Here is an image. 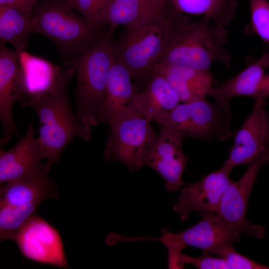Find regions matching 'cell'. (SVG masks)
<instances>
[{
	"label": "cell",
	"mask_w": 269,
	"mask_h": 269,
	"mask_svg": "<svg viewBox=\"0 0 269 269\" xmlns=\"http://www.w3.org/2000/svg\"><path fill=\"white\" fill-rule=\"evenodd\" d=\"M109 0H65L72 9L95 25L97 17Z\"/></svg>",
	"instance_id": "cell-28"
},
{
	"label": "cell",
	"mask_w": 269,
	"mask_h": 269,
	"mask_svg": "<svg viewBox=\"0 0 269 269\" xmlns=\"http://www.w3.org/2000/svg\"><path fill=\"white\" fill-rule=\"evenodd\" d=\"M45 168L31 178L2 184L0 188V205H21L43 201L53 197L54 186Z\"/></svg>",
	"instance_id": "cell-22"
},
{
	"label": "cell",
	"mask_w": 269,
	"mask_h": 269,
	"mask_svg": "<svg viewBox=\"0 0 269 269\" xmlns=\"http://www.w3.org/2000/svg\"><path fill=\"white\" fill-rule=\"evenodd\" d=\"M68 87L31 99L21 106L33 109L37 115V139L46 160L44 168L48 171L74 138L80 137L85 140L91 138V127L81 123L72 110Z\"/></svg>",
	"instance_id": "cell-4"
},
{
	"label": "cell",
	"mask_w": 269,
	"mask_h": 269,
	"mask_svg": "<svg viewBox=\"0 0 269 269\" xmlns=\"http://www.w3.org/2000/svg\"><path fill=\"white\" fill-rule=\"evenodd\" d=\"M177 10L185 14L203 15L225 27L233 17L237 4L234 0H168Z\"/></svg>",
	"instance_id": "cell-24"
},
{
	"label": "cell",
	"mask_w": 269,
	"mask_h": 269,
	"mask_svg": "<svg viewBox=\"0 0 269 269\" xmlns=\"http://www.w3.org/2000/svg\"><path fill=\"white\" fill-rule=\"evenodd\" d=\"M186 264H192L200 269H229L223 258L213 257L210 254L204 251L201 257L196 258L182 254L179 260L178 269L182 268L184 265Z\"/></svg>",
	"instance_id": "cell-29"
},
{
	"label": "cell",
	"mask_w": 269,
	"mask_h": 269,
	"mask_svg": "<svg viewBox=\"0 0 269 269\" xmlns=\"http://www.w3.org/2000/svg\"><path fill=\"white\" fill-rule=\"evenodd\" d=\"M266 99L255 100L251 114L235 133L229 156L224 163L232 169L238 165L250 164L269 151V114L265 109Z\"/></svg>",
	"instance_id": "cell-12"
},
{
	"label": "cell",
	"mask_w": 269,
	"mask_h": 269,
	"mask_svg": "<svg viewBox=\"0 0 269 269\" xmlns=\"http://www.w3.org/2000/svg\"><path fill=\"white\" fill-rule=\"evenodd\" d=\"M232 170L223 164L219 169L204 176L199 181L186 184L173 207L181 219L187 220L193 211L200 214L217 213L223 193L232 181L229 177Z\"/></svg>",
	"instance_id": "cell-14"
},
{
	"label": "cell",
	"mask_w": 269,
	"mask_h": 269,
	"mask_svg": "<svg viewBox=\"0 0 269 269\" xmlns=\"http://www.w3.org/2000/svg\"><path fill=\"white\" fill-rule=\"evenodd\" d=\"M75 11L65 0H42L32 13L35 32L53 42L63 63L99 40L108 29V26L94 25Z\"/></svg>",
	"instance_id": "cell-3"
},
{
	"label": "cell",
	"mask_w": 269,
	"mask_h": 269,
	"mask_svg": "<svg viewBox=\"0 0 269 269\" xmlns=\"http://www.w3.org/2000/svg\"><path fill=\"white\" fill-rule=\"evenodd\" d=\"M166 13L138 27L126 28L112 42L114 60L125 67L132 78L147 82L149 78L163 45Z\"/></svg>",
	"instance_id": "cell-6"
},
{
	"label": "cell",
	"mask_w": 269,
	"mask_h": 269,
	"mask_svg": "<svg viewBox=\"0 0 269 269\" xmlns=\"http://www.w3.org/2000/svg\"><path fill=\"white\" fill-rule=\"evenodd\" d=\"M45 159L43 150L35 137L33 122L24 135L7 151L0 148V183L34 177L44 169L41 161Z\"/></svg>",
	"instance_id": "cell-15"
},
{
	"label": "cell",
	"mask_w": 269,
	"mask_h": 269,
	"mask_svg": "<svg viewBox=\"0 0 269 269\" xmlns=\"http://www.w3.org/2000/svg\"><path fill=\"white\" fill-rule=\"evenodd\" d=\"M267 69L269 70V53H265L235 76L219 87L214 86L208 96L213 97L216 103L231 112L230 99L240 96H250L254 100L258 98Z\"/></svg>",
	"instance_id": "cell-19"
},
{
	"label": "cell",
	"mask_w": 269,
	"mask_h": 269,
	"mask_svg": "<svg viewBox=\"0 0 269 269\" xmlns=\"http://www.w3.org/2000/svg\"><path fill=\"white\" fill-rule=\"evenodd\" d=\"M18 54L22 94L21 106L31 99L68 86L75 74L68 63L56 64L25 50Z\"/></svg>",
	"instance_id": "cell-10"
},
{
	"label": "cell",
	"mask_w": 269,
	"mask_h": 269,
	"mask_svg": "<svg viewBox=\"0 0 269 269\" xmlns=\"http://www.w3.org/2000/svg\"><path fill=\"white\" fill-rule=\"evenodd\" d=\"M150 122L134 108L114 119L109 124L105 159L121 162L131 171L140 169L157 136Z\"/></svg>",
	"instance_id": "cell-5"
},
{
	"label": "cell",
	"mask_w": 269,
	"mask_h": 269,
	"mask_svg": "<svg viewBox=\"0 0 269 269\" xmlns=\"http://www.w3.org/2000/svg\"><path fill=\"white\" fill-rule=\"evenodd\" d=\"M116 27L109 25L102 37L67 63L72 66L77 76L75 114L81 123L91 128L99 124V112L114 61L111 39Z\"/></svg>",
	"instance_id": "cell-2"
},
{
	"label": "cell",
	"mask_w": 269,
	"mask_h": 269,
	"mask_svg": "<svg viewBox=\"0 0 269 269\" xmlns=\"http://www.w3.org/2000/svg\"><path fill=\"white\" fill-rule=\"evenodd\" d=\"M268 151L269 152V141Z\"/></svg>",
	"instance_id": "cell-32"
},
{
	"label": "cell",
	"mask_w": 269,
	"mask_h": 269,
	"mask_svg": "<svg viewBox=\"0 0 269 269\" xmlns=\"http://www.w3.org/2000/svg\"><path fill=\"white\" fill-rule=\"evenodd\" d=\"M127 69L114 59L110 69L103 104L98 114L99 124H110L116 118L133 108L137 93Z\"/></svg>",
	"instance_id": "cell-20"
},
{
	"label": "cell",
	"mask_w": 269,
	"mask_h": 269,
	"mask_svg": "<svg viewBox=\"0 0 269 269\" xmlns=\"http://www.w3.org/2000/svg\"><path fill=\"white\" fill-rule=\"evenodd\" d=\"M268 162L269 151L249 164L238 181H231L223 193L217 213L234 230L258 239L264 237L265 229L263 226L253 225L247 221V205L258 174L262 167Z\"/></svg>",
	"instance_id": "cell-9"
},
{
	"label": "cell",
	"mask_w": 269,
	"mask_h": 269,
	"mask_svg": "<svg viewBox=\"0 0 269 269\" xmlns=\"http://www.w3.org/2000/svg\"><path fill=\"white\" fill-rule=\"evenodd\" d=\"M168 0H109L96 19L95 25H110L133 28L164 15Z\"/></svg>",
	"instance_id": "cell-17"
},
{
	"label": "cell",
	"mask_w": 269,
	"mask_h": 269,
	"mask_svg": "<svg viewBox=\"0 0 269 269\" xmlns=\"http://www.w3.org/2000/svg\"><path fill=\"white\" fill-rule=\"evenodd\" d=\"M184 137L174 129L161 125L159 134L145 162L165 181V189L173 192L186 185L182 180L187 156L182 149Z\"/></svg>",
	"instance_id": "cell-13"
},
{
	"label": "cell",
	"mask_w": 269,
	"mask_h": 269,
	"mask_svg": "<svg viewBox=\"0 0 269 269\" xmlns=\"http://www.w3.org/2000/svg\"><path fill=\"white\" fill-rule=\"evenodd\" d=\"M152 71L161 75L168 81L180 102L206 98L214 86V78L209 70L155 64Z\"/></svg>",
	"instance_id": "cell-21"
},
{
	"label": "cell",
	"mask_w": 269,
	"mask_h": 269,
	"mask_svg": "<svg viewBox=\"0 0 269 269\" xmlns=\"http://www.w3.org/2000/svg\"><path fill=\"white\" fill-rule=\"evenodd\" d=\"M210 20L204 16L194 21L169 2L163 45L155 64L209 70L217 61L230 67L227 29Z\"/></svg>",
	"instance_id": "cell-1"
},
{
	"label": "cell",
	"mask_w": 269,
	"mask_h": 269,
	"mask_svg": "<svg viewBox=\"0 0 269 269\" xmlns=\"http://www.w3.org/2000/svg\"><path fill=\"white\" fill-rule=\"evenodd\" d=\"M201 220L196 225L178 233L162 229L158 238L138 237V240H150L161 242L168 249V267L178 269L182 250L190 246L203 250L210 254L221 246L238 241L239 233L232 229L215 212L201 213Z\"/></svg>",
	"instance_id": "cell-8"
},
{
	"label": "cell",
	"mask_w": 269,
	"mask_h": 269,
	"mask_svg": "<svg viewBox=\"0 0 269 269\" xmlns=\"http://www.w3.org/2000/svg\"><path fill=\"white\" fill-rule=\"evenodd\" d=\"M212 254L223 258L227 263L229 269H268L269 268L237 252L232 244L221 246Z\"/></svg>",
	"instance_id": "cell-27"
},
{
	"label": "cell",
	"mask_w": 269,
	"mask_h": 269,
	"mask_svg": "<svg viewBox=\"0 0 269 269\" xmlns=\"http://www.w3.org/2000/svg\"><path fill=\"white\" fill-rule=\"evenodd\" d=\"M40 0H0V7H12L26 16L32 17L35 5Z\"/></svg>",
	"instance_id": "cell-30"
},
{
	"label": "cell",
	"mask_w": 269,
	"mask_h": 269,
	"mask_svg": "<svg viewBox=\"0 0 269 269\" xmlns=\"http://www.w3.org/2000/svg\"><path fill=\"white\" fill-rule=\"evenodd\" d=\"M231 112L206 98L180 102L158 123L170 127L184 137L224 140L232 134Z\"/></svg>",
	"instance_id": "cell-7"
},
{
	"label": "cell",
	"mask_w": 269,
	"mask_h": 269,
	"mask_svg": "<svg viewBox=\"0 0 269 269\" xmlns=\"http://www.w3.org/2000/svg\"><path fill=\"white\" fill-rule=\"evenodd\" d=\"M251 11L250 29L264 42L269 43V2L248 0Z\"/></svg>",
	"instance_id": "cell-26"
},
{
	"label": "cell",
	"mask_w": 269,
	"mask_h": 269,
	"mask_svg": "<svg viewBox=\"0 0 269 269\" xmlns=\"http://www.w3.org/2000/svg\"><path fill=\"white\" fill-rule=\"evenodd\" d=\"M12 240L27 258L60 268L67 267L61 238L56 230L33 215L15 233Z\"/></svg>",
	"instance_id": "cell-11"
},
{
	"label": "cell",
	"mask_w": 269,
	"mask_h": 269,
	"mask_svg": "<svg viewBox=\"0 0 269 269\" xmlns=\"http://www.w3.org/2000/svg\"><path fill=\"white\" fill-rule=\"evenodd\" d=\"M180 103L177 94L168 81L152 71L144 89L135 94L133 107L150 122L158 123Z\"/></svg>",
	"instance_id": "cell-18"
},
{
	"label": "cell",
	"mask_w": 269,
	"mask_h": 269,
	"mask_svg": "<svg viewBox=\"0 0 269 269\" xmlns=\"http://www.w3.org/2000/svg\"><path fill=\"white\" fill-rule=\"evenodd\" d=\"M34 32L32 17L27 16L12 7H0V42H8L17 52H21L25 50Z\"/></svg>",
	"instance_id": "cell-23"
},
{
	"label": "cell",
	"mask_w": 269,
	"mask_h": 269,
	"mask_svg": "<svg viewBox=\"0 0 269 269\" xmlns=\"http://www.w3.org/2000/svg\"><path fill=\"white\" fill-rule=\"evenodd\" d=\"M41 203L36 202L21 205H0V241L12 240Z\"/></svg>",
	"instance_id": "cell-25"
},
{
	"label": "cell",
	"mask_w": 269,
	"mask_h": 269,
	"mask_svg": "<svg viewBox=\"0 0 269 269\" xmlns=\"http://www.w3.org/2000/svg\"><path fill=\"white\" fill-rule=\"evenodd\" d=\"M22 98L18 52L0 42V120L3 129L0 146L8 143L13 136H19L12 108Z\"/></svg>",
	"instance_id": "cell-16"
},
{
	"label": "cell",
	"mask_w": 269,
	"mask_h": 269,
	"mask_svg": "<svg viewBox=\"0 0 269 269\" xmlns=\"http://www.w3.org/2000/svg\"><path fill=\"white\" fill-rule=\"evenodd\" d=\"M268 96H269V73L266 74L260 87L257 99L267 98Z\"/></svg>",
	"instance_id": "cell-31"
}]
</instances>
